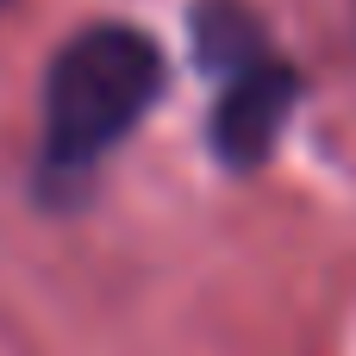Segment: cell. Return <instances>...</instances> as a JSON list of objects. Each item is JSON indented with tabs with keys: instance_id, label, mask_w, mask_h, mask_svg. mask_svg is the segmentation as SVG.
<instances>
[{
	"instance_id": "obj_1",
	"label": "cell",
	"mask_w": 356,
	"mask_h": 356,
	"mask_svg": "<svg viewBox=\"0 0 356 356\" xmlns=\"http://www.w3.org/2000/svg\"><path fill=\"white\" fill-rule=\"evenodd\" d=\"M163 94V50L138 25H88L44 69V119H38V169L69 188L119 150L150 100Z\"/></svg>"
},
{
	"instance_id": "obj_3",
	"label": "cell",
	"mask_w": 356,
	"mask_h": 356,
	"mask_svg": "<svg viewBox=\"0 0 356 356\" xmlns=\"http://www.w3.org/2000/svg\"><path fill=\"white\" fill-rule=\"evenodd\" d=\"M0 6H6V0H0Z\"/></svg>"
},
{
	"instance_id": "obj_2",
	"label": "cell",
	"mask_w": 356,
	"mask_h": 356,
	"mask_svg": "<svg viewBox=\"0 0 356 356\" xmlns=\"http://www.w3.org/2000/svg\"><path fill=\"white\" fill-rule=\"evenodd\" d=\"M194 38H200V63L219 69V106H213V150L232 163V169H257L288 113H294V94H300V75L269 50L263 25L232 6V0H213L200 6L194 19Z\"/></svg>"
}]
</instances>
